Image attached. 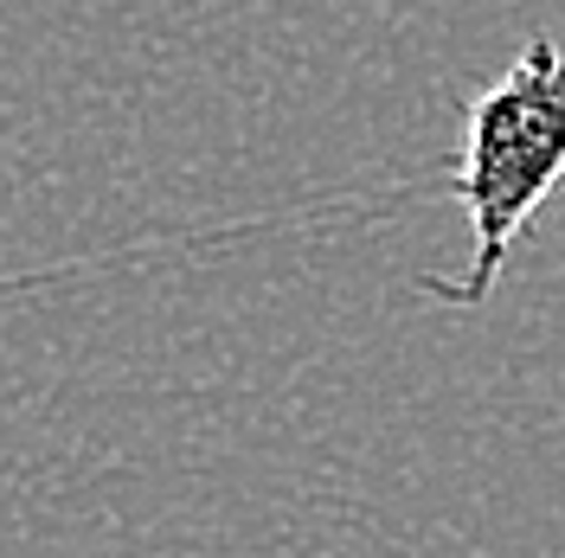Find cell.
Instances as JSON below:
<instances>
[{"label":"cell","mask_w":565,"mask_h":558,"mask_svg":"<svg viewBox=\"0 0 565 558\" xmlns=\"http://www.w3.org/2000/svg\"><path fill=\"white\" fill-rule=\"evenodd\" d=\"M565 186V52L546 33L521 45V58L482 97L462 104V148L450 200L469 218V270L457 282H424L430 302L482 309L508 270L533 212Z\"/></svg>","instance_id":"1"}]
</instances>
